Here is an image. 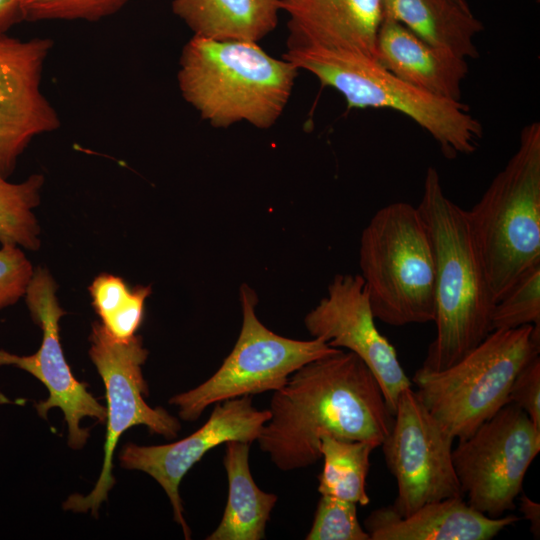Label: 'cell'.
I'll return each mask as SVG.
<instances>
[{"label": "cell", "mask_w": 540, "mask_h": 540, "mask_svg": "<svg viewBox=\"0 0 540 540\" xmlns=\"http://www.w3.org/2000/svg\"><path fill=\"white\" fill-rule=\"evenodd\" d=\"M491 331L525 325L540 328V264L522 273L491 312Z\"/></svg>", "instance_id": "cell-25"}, {"label": "cell", "mask_w": 540, "mask_h": 540, "mask_svg": "<svg viewBox=\"0 0 540 540\" xmlns=\"http://www.w3.org/2000/svg\"><path fill=\"white\" fill-rule=\"evenodd\" d=\"M129 0H29L23 6L27 21H99L119 12Z\"/></svg>", "instance_id": "cell-27"}, {"label": "cell", "mask_w": 540, "mask_h": 540, "mask_svg": "<svg viewBox=\"0 0 540 540\" xmlns=\"http://www.w3.org/2000/svg\"><path fill=\"white\" fill-rule=\"evenodd\" d=\"M375 320L362 276L337 274L327 296L305 316L304 325L313 338L356 354L377 379L394 414L401 392L411 387V382Z\"/></svg>", "instance_id": "cell-13"}, {"label": "cell", "mask_w": 540, "mask_h": 540, "mask_svg": "<svg viewBox=\"0 0 540 540\" xmlns=\"http://www.w3.org/2000/svg\"><path fill=\"white\" fill-rule=\"evenodd\" d=\"M240 301L242 326L230 354L209 379L169 400L185 421L197 420L218 402L275 392L305 364L340 350L321 338L296 340L268 329L256 315L258 299L248 285L241 286Z\"/></svg>", "instance_id": "cell-8"}, {"label": "cell", "mask_w": 540, "mask_h": 540, "mask_svg": "<svg viewBox=\"0 0 540 540\" xmlns=\"http://www.w3.org/2000/svg\"><path fill=\"white\" fill-rule=\"evenodd\" d=\"M89 355L103 380L107 399V432L104 461L100 476L92 491L82 496L74 494L64 502L63 508L77 513L91 511L97 516L101 503L115 484L112 458L120 436L129 428L145 426L152 434L175 438L181 429L178 419L162 407L152 408L144 397L148 386L142 374L148 351L141 336L117 340L104 326L95 321L90 335Z\"/></svg>", "instance_id": "cell-9"}, {"label": "cell", "mask_w": 540, "mask_h": 540, "mask_svg": "<svg viewBox=\"0 0 540 540\" xmlns=\"http://www.w3.org/2000/svg\"><path fill=\"white\" fill-rule=\"evenodd\" d=\"M24 20L21 0H0V34Z\"/></svg>", "instance_id": "cell-30"}, {"label": "cell", "mask_w": 540, "mask_h": 540, "mask_svg": "<svg viewBox=\"0 0 540 540\" xmlns=\"http://www.w3.org/2000/svg\"><path fill=\"white\" fill-rule=\"evenodd\" d=\"M44 176L32 174L21 183H11L0 174V243L37 250L40 228L33 209L40 202Z\"/></svg>", "instance_id": "cell-24"}, {"label": "cell", "mask_w": 540, "mask_h": 540, "mask_svg": "<svg viewBox=\"0 0 540 540\" xmlns=\"http://www.w3.org/2000/svg\"><path fill=\"white\" fill-rule=\"evenodd\" d=\"M89 292L100 323L112 337L124 341L135 336L144 318L150 286L130 287L121 277L103 273L93 280Z\"/></svg>", "instance_id": "cell-23"}, {"label": "cell", "mask_w": 540, "mask_h": 540, "mask_svg": "<svg viewBox=\"0 0 540 540\" xmlns=\"http://www.w3.org/2000/svg\"><path fill=\"white\" fill-rule=\"evenodd\" d=\"M288 14V46L345 50L374 58L382 0H280Z\"/></svg>", "instance_id": "cell-16"}, {"label": "cell", "mask_w": 540, "mask_h": 540, "mask_svg": "<svg viewBox=\"0 0 540 540\" xmlns=\"http://www.w3.org/2000/svg\"><path fill=\"white\" fill-rule=\"evenodd\" d=\"M374 58L415 88L453 101L461 99L467 59L425 42L394 19L382 17Z\"/></svg>", "instance_id": "cell-17"}, {"label": "cell", "mask_w": 540, "mask_h": 540, "mask_svg": "<svg viewBox=\"0 0 540 540\" xmlns=\"http://www.w3.org/2000/svg\"><path fill=\"white\" fill-rule=\"evenodd\" d=\"M418 208L435 258L436 337L421 366L450 367L491 331L494 302L468 210L448 198L438 171L427 169Z\"/></svg>", "instance_id": "cell-2"}, {"label": "cell", "mask_w": 540, "mask_h": 540, "mask_svg": "<svg viewBox=\"0 0 540 540\" xmlns=\"http://www.w3.org/2000/svg\"><path fill=\"white\" fill-rule=\"evenodd\" d=\"M283 58L341 93L349 108H385L408 116L438 143L447 158L471 154L483 129L461 101L428 94L402 81L375 58L319 46H288Z\"/></svg>", "instance_id": "cell-4"}, {"label": "cell", "mask_w": 540, "mask_h": 540, "mask_svg": "<svg viewBox=\"0 0 540 540\" xmlns=\"http://www.w3.org/2000/svg\"><path fill=\"white\" fill-rule=\"evenodd\" d=\"M494 304L540 264V124L526 125L516 152L468 210Z\"/></svg>", "instance_id": "cell-6"}, {"label": "cell", "mask_w": 540, "mask_h": 540, "mask_svg": "<svg viewBox=\"0 0 540 540\" xmlns=\"http://www.w3.org/2000/svg\"><path fill=\"white\" fill-rule=\"evenodd\" d=\"M515 515L490 518L464 498L425 504L401 517L390 506L374 510L364 524L370 540H490L519 521Z\"/></svg>", "instance_id": "cell-18"}, {"label": "cell", "mask_w": 540, "mask_h": 540, "mask_svg": "<svg viewBox=\"0 0 540 540\" xmlns=\"http://www.w3.org/2000/svg\"><path fill=\"white\" fill-rule=\"evenodd\" d=\"M30 261L15 245L0 249V310L13 305L25 295L33 275Z\"/></svg>", "instance_id": "cell-28"}, {"label": "cell", "mask_w": 540, "mask_h": 540, "mask_svg": "<svg viewBox=\"0 0 540 540\" xmlns=\"http://www.w3.org/2000/svg\"><path fill=\"white\" fill-rule=\"evenodd\" d=\"M454 439L411 387L401 392L392 429L381 444L397 482V497L390 507L399 516L431 502L464 498L452 460Z\"/></svg>", "instance_id": "cell-11"}, {"label": "cell", "mask_w": 540, "mask_h": 540, "mask_svg": "<svg viewBox=\"0 0 540 540\" xmlns=\"http://www.w3.org/2000/svg\"><path fill=\"white\" fill-rule=\"evenodd\" d=\"M520 511L524 518L530 522V530L536 538L540 536V504L534 502L526 495L520 497Z\"/></svg>", "instance_id": "cell-31"}, {"label": "cell", "mask_w": 540, "mask_h": 540, "mask_svg": "<svg viewBox=\"0 0 540 540\" xmlns=\"http://www.w3.org/2000/svg\"><path fill=\"white\" fill-rule=\"evenodd\" d=\"M208 420L186 438L164 445L138 446L128 443L119 453L120 465L140 470L155 479L166 492L174 520L186 539L191 531L183 516L179 486L187 472L211 449L229 441L252 443L270 417L268 409L253 405L251 396L214 404Z\"/></svg>", "instance_id": "cell-14"}, {"label": "cell", "mask_w": 540, "mask_h": 540, "mask_svg": "<svg viewBox=\"0 0 540 540\" xmlns=\"http://www.w3.org/2000/svg\"><path fill=\"white\" fill-rule=\"evenodd\" d=\"M52 47L49 38L21 40L0 34V174L6 178L35 137L61 125L41 87Z\"/></svg>", "instance_id": "cell-15"}, {"label": "cell", "mask_w": 540, "mask_h": 540, "mask_svg": "<svg viewBox=\"0 0 540 540\" xmlns=\"http://www.w3.org/2000/svg\"><path fill=\"white\" fill-rule=\"evenodd\" d=\"M508 402L524 410L540 431V357L529 360L519 371L510 388Z\"/></svg>", "instance_id": "cell-29"}, {"label": "cell", "mask_w": 540, "mask_h": 540, "mask_svg": "<svg viewBox=\"0 0 540 540\" xmlns=\"http://www.w3.org/2000/svg\"><path fill=\"white\" fill-rule=\"evenodd\" d=\"M268 410L256 441L282 471L314 465L326 435L379 447L394 422L371 370L342 349L295 371L273 393Z\"/></svg>", "instance_id": "cell-1"}, {"label": "cell", "mask_w": 540, "mask_h": 540, "mask_svg": "<svg viewBox=\"0 0 540 540\" xmlns=\"http://www.w3.org/2000/svg\"><path fill=\"white\" fill-rule=\"evenodd\" d=\"M382 16L425 42L462 58H477L475 37L483 25L466 0H382Z\"/></svg>", "instance_id": "cell-19"}, {"label": "cell", "mask_w": 540, "mask_h": 540, "mask_svg": "<svg viewBox=\"0 0 540 540\" xmlns=\"http://www.w3.org/2000/svg\"><path fill=\"white\" fill-rule=\"evenodd\" d=\"M539 351V327L494 330L450 367H420L415 393L448 433L466 439L508 403L515 377Z\"/></svg>", "instance_id": "cell-7"}, {"label": "cell", "mask_w": 540, "mask_h": 540, "mask_svg": "<svg viewBox=\"0 0 540 540\" xmlns=\"http://www.w3.org/2000/svg\"><path fill=\"white\" fill-rule=\"evenodd\" d=\"M298 69L256 42L194 36L183 47L177 74L183 98L217 128L248 122L273 126L292 93Z\"/></svg>", "instance_id": "cell-3"}, {"label": "cell", "mask_w": 540, "mask_h": 540, "mask_svg": "<svg viewBox=\"0 0 540 540\" xmlns=\"http://www.w3.org/2000/svg\"><path fill=\"white\" fill-rule=\"evenodd\" d=\"M359 266L372 312L392 326L435 320V258L418 208L394 202L363 229Z\"/></svg>", "instance_id": "cell-5"}, {"label": "cell", "mask_w": 540, "mask_h": 540, "mask_svg": "<svg viewBox=\"0 0 540 540\" xmlns=\"http://www.w3.org/2000/svg\"><path fill=\"white\" fill-rule=\"evenodd\" d=\"M57 284L45 269L38 268L25 292L26 304L36 324L42 329V342L32 355L21 356L0 349V366H14L37 378L49 392L45 401L35 404L42 418L51 408L63 411L68 428V445L81 449L89 437V429L80 427L84 417L103 423L106 408L79 382L71 372L60 341L59 321L66 312L56 297Z\"/></svg>", "instance_id": "cell-12"}, {"label": "cell", "mask_w": 540, "mask_h": 540, "mask_svg": "<svg viewBox=\"0 0 540 540\" xmlns=\"http://www.w3.org/2000/svg\"><path fill=\"white\" fill-rule=\"evenodd\" d=\"M540 451V431L508 402L452 450L455 473L468 504L499 518L515 509L525 474Z\"/></svg>", "instance_id": "cell-10"}, {"label": "cell", "mask_w": 540, "mask_h": 540, "mask_svg": "<svg viewBox=\"0 0 540 540\" xmlns=\"http://www.w3.org/2000/svg\"><path fill=\"white\" fill-rule=\"evenodd\" d=\"M22 1V10L25 3H27L29 0H21Z\"/></svg>", "instance_id": "cell-32"}, {"label": "cell", "mask_w": 540, "mask_h": 540, "mask_svg": "<svg viewBox=\"0 0 540 540\" xmlns=\"http://www.w3.org/2000/svg\"><path fill=\"white\" fill-rule=\"evenodd\" d=\"M306 540H370L357 517V504L321 495Z\"/></svg>", "instance_id": "cell-26"}, {"label": "cell", "mask_w": 540, "mask_h": 540, "mask_svg": "<svg viewBox=\"0 0 540 540\" xmlns=\"http://www.w3.org/2000/svg\"><path fill=\"white\" fill-rule=\"evenodd\" d=\"M172 11L194 36L258 42L274 30L280 0H173Z\"/></svg>", "instance_id": "cell-20"}, {"label": "cell", "mask_w": 540, "mask_h": 540, "mask_svg": "<svg viewBox=\"0 0 540 540\" xmlns=\"http://www.w3.org/2000/svg\"><path fill=\"white\" fill-rule=\"evenodd\" d=\"M375 448L368 441L340 440L329 435L322 437L320 452L324 464L318 477L320 495L368 505L366 477L370 454Z\"/></svg>", "instance_id": "cell-22"}, {"label": "cell", "mask_w": 540, "mask_h": 540, "mask_svg": "<svg viewBox=\"0 0 540 540\" xmlns=\"http://www.w3.org/2000/svg\"><path fill=\"white\" fill-rule=\"evenodd\" d=\"M250 443H225L223 465L228 479L226 507L217 528L207 540H261L278 500L277 495L261 490L249 466Z\"/></svg>", "instance_id": "cell-21"}]
</instances>
